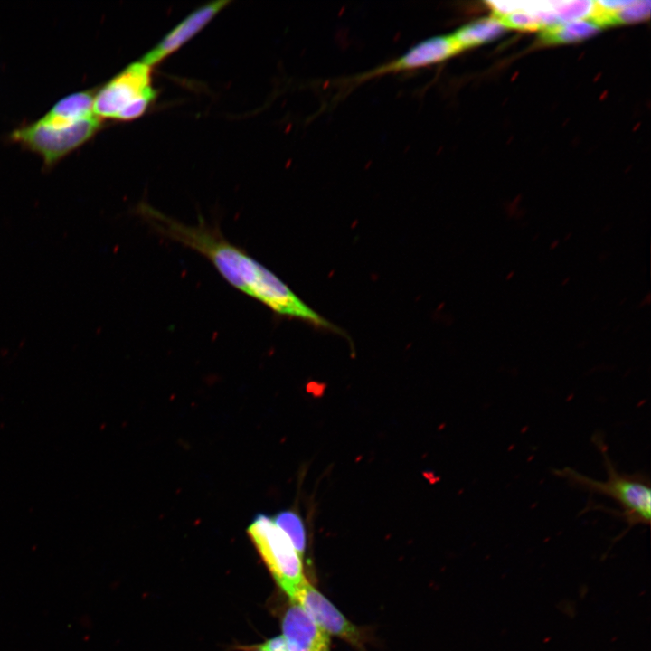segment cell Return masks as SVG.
Wrapping results in <instances>:
<instances>
[{"mask_svg":"<svg viewBox=\"0 0 651 651\" xmlns=\"http://www.w3.org/2000/svg\"><path fill=\"white\" fill-rule=\"evenodd\" d=\"M229 2L213 1L194 10L146 52L140 61L151 67L164 60L199 33Z\"/></svg>","mask_w":651,"mask_h":651,"instance_id":"cell-8","label":"cell"},{"mask_svg":"<svg viewBox=\"0 0 651 651\" xmlns=\"http://www.w3.org/2000/svg\"><path fill=\"white\" fill-rule=\"evenodd\" d=\"M258 651H264V650H262V649H259Z\"/></svg>","mask_w":651,"mask_h":651,"instance_id":"cell-16","label":"cell"},{"mask_svg":"<svg viewBox=\"0 0 651 651\" xmlns=\"http://www.w3.org/2000/svg\"><path fill=\"white\" fill-rule=\"evenodd\" d=\"M326 651H329V649H327Z\"/></svg>","mask_w":651,"mask_h":651,"instance_id":"cell-17","label":"cell"},{"mask_svg":"<svg viewBox=\"0 0 651 651\" xmlns=\"http://www.w3.org/2000/svg\"><path fill=\"white\" fill-rule=\"evenodd\" d=\"M553 13L559 24L590 18L595 10V1H554Z\"/></svg>","mask_w":651,"mask_h":651,"instance_id":"cell-14","label":"cell"},{"mask_svg":"<svg viewBox=\"0 0 651 651\" xmlns=\"http://www.w3.org/2000/svg\"><path fill=\"white\" fill-rule=\"evenodd\" d=\"M247 533L278 586L291 599L306 580L301 557L267 515L257 514Z\"/></svg>","mask_w":651,"mask_h":651,"instance_id":"cell-3","label":"cell"},{"mask_svg":"<svg viewBox=\"0 0 651 651\" xmlns=\"http://www.w3.org/2000/svg\"><path fill=\"white\" fill-rule=\"evenodd\" d=\"M288 651H326L329 636L297 604L291 603L282 619Z\"/></svg>","mask_w":651,"mask_h":651,"instance_id":"cell-9","label":"cell"},{"mask_svg":"<svg viewBox=\"0 0 651 651\" xmlns=\"http://www.w3.org/2000/svg\"><path fill=\"white\" fill-rule=\"evenodd\" d=\"M602 29L591 18L575 20L542 29L539 41L543 44L576 42L597 34Z\"/></svg>","mask_w":651,"mask_h":651,"instance_id":"cell-11","label":"cell"},{"mask_svg":"<svg viewBox=\"0 0 651 651\" xmlns=\"http://www.w3.org/2000/svg\"><path fill=\"white\" fill-rule=\"evenodd\" d=\"M507 28L494 15L469 23L451 35L462 51L491 42L503 35Z\"/></svg>","mask_w":651,"mask_h":651,"instance_id":"cell-12","label":"cell"},{"mask_svg":"<svg viewBox=\"0 0 651 651\" xmlns=\"http://www.w3.org/2000/svg\"><path fill=\"white\" fill-rule=\"evenodd\" d=\"M96 115L66 127H52L37 120L14 129L10 138L38 154L46 166H52L83 145L100 128Z\"/></svg>","mask_w":651,"mask_h":651,"instance_id":"cell-4","label":"cell"},{"mask_svg":"<svg viewBox=\"0 0 651 651\" xmlns=\"http://www.w3.org/2000/svg\"><path fill=\"white\" fill-rule=\"evenodd\" d=\"M291 603L298 605L328 636L361 646L360 631L307 579L298 587Z\"/></svg>","mask_w":651,"mask_h":651,"instance_id":"cell-7","label":"cell"},{"mask_svg":"<svg viewBox=\"0 0 651 651\" xmlns=\"http://www.w3.org/2000/svg\"><path fill=\"white\" fill-rule=\"evenodd\" d=\"M273 523L288 536L297 552L302 558L306 550V531L300 516L291 511H281Z\"/></svg>","mask_w":651,"mask_h":651,"instance_id":"cell-13","label":"cell"},{"mask_svg":"<svg viewBox=\"0 0 651 651\" xmlns=\"http://www.w3.org/2000/svg\"><path fill=\"white\" fill-rule=\"evenodd\" d=\"M151 84V67L137 61L108 80L94 97L93 112L99 118H114L133 102L156 97Z\"/></svg>","mask_w":651,"mask_h":651,"instance_id":"cell-5","label":"cell"},{"mask_svg":"<svg viewBox=\"0 0 651 651\" xmlns=\"http://www.w3.org/2000/svg\"><path fill=\"white\" fill-rule=\"evenodd\" d=\"M94 97L95 94L91 90L69 94L57 101L38 120L52 127H66L92 117L95 115L93 112Z\"/></svg>","mask_w":651,"mask_h":651,"instance_id":"cell-10","label":"cell"},{"mask_svg":"<svg viewBox=\"0 0 651 651\" xmlns=\"http://www.w3.org/2000/svg\"><path fill=\"white\" fill-rule=\"evenodd\" d=\"M138 212L158 234L203 255L231 286L276 314L334 329L274 273L230 242L216 226L203 220L195 225L185 224L146 205Z\"/></svg>","mask_w":651,"mask_h":651,"instance_id":"cell-1","label":"cell"},{"mask_svg":"<svg viewBox=\"0 0 651 651\" xmlns=\"http://www.w3.org/2000/svg\"><path fill=\"white\" fill-rule=\"evenodd\" d=\"M593 442L601 453L607 473L606 480L592 479L571 467L556 469L554 474L564 478L571 486L613 499L622 508L621 514L629 528L637 524L648 525L651 515L649 477L642 472H619L599 434L593 436Z\"/></svg>","mask_w":651,"mask_h":651,"instance_id":"cell-2","label":"cell"},{"mask_svg":"<svg viewBox=\"0 0 651 651\" xmlns=\"http://www.w3.org/2000/svg\"><path fill=\"white\" fill-rule=\"evenodd\" d=\"M500 19L506 28L534 31L540 29L537 20L530 12H514L502 16H495Z\"/></svg>","mask_w":651,"mask_h":651,"instance_id":"cell-15","label":"cell"},{"mask_svg":"<svg viewBox=\"0 0 651 651\" xmlns=\"http://www.w3.org/2000/svg\"><path fill=\"white\" fill-rule=\"evenodd\" d=\"M462 52L451 34L426 38L401 56L348 79V82L361 83L370 79L410 70L420 69L444 61Z\"/></svg>","mask_w":651,"mask_h":651,"instance_id":"cell-6","label":"cell"}]
</instances>
